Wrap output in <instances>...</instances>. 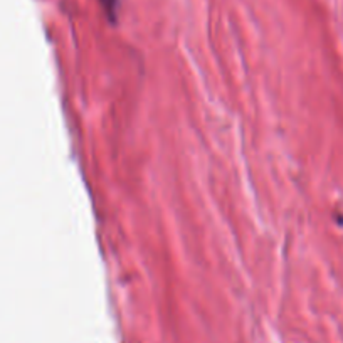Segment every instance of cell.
I'll return each instance as SVG.
<instances>
[{"mask_svg": "<svg viewBox=\"0 0 343 343\" xmlns=\"http://www.w3.org/2000/svg\"><path fill=\"white\" fill-rule=\"evenodd\" d=\"M101 7L104 9V12L108 14L109 19L116 17V12H118V0H99Z\"/></svg>", "mask_w": 343, "mask_h": 343, "instance_id": "1", "label": "cell"}]
</instances>
